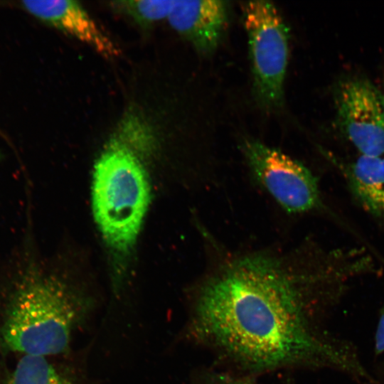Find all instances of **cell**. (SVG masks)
<instances>
[{"mask_svg": "<svg viewBox=\"0 0 384 384\" xmlns=\"http://www.w3.org/2000/svg\"><path fill=\"white\" fill-rule=\"evenodd\" d=\"M175 1L138 0L117 1L112 6L117 11L131 17L142 26L151 25L168 18Z\"/></svg>", "mask_w": 384, "mask_h": 384, "instance_id": "8fae6325", "label": "cell"}, {"mask_svg": "<svg viewBox=\"0 0 384 384\" xmlns=\"http://www.w3.org/2000/svg\"><path fill=\"white\" fill-rule=\"evenodd\" d=\"M4 384H76L70 375L46 357L24 355Z\"/></svg>", "mask_w": 384, "mask_h": 384, "instance_id": "30bf717a", "label": "cell"}, {"mask_svg": "<svg viewBox=\"0 0 384 384\" xmlns=\"http://www.w3.org/2000/svg\"><path fill=\"white\" fill-rule=\"evenodd\" d=\"M89 302L60 279L30 270L12 292L0 326L1 346L43 356L65 353Z\"/></svg>", "mask_w": 384, "mask_h": 384, "instance_id": "7a4b0ae2", "label": "cell"}, {"mask_svg": "<svg viewBox=\"0 0 384 384\" xmlns=\"http://www.w3.org/2000/svg\"><path fill=\"white\" fill-rule=\"evenodd\" d=\"M206 384H257L249 378L218 376Z\"/></svg>", "mask_w": 384, "mask_h": 384, "instance_id": "5bb4252c", "label": "cell"}, {"mask_svg": "<svg viewBox=\"0 0 384 384\" xmlns=\"http://www.w3.org/2000/svg\"><path fill=\"white\" fill-rule=\"evenodd\" d=\"M380 372L384 375V361L382 363V364H380Z\"/></svg>", "mask_w": 384, "mask_h": 384, "instance_id": "9a60e30c", "label": "cell"}, {"mask_svg": "<svg viewBox=\"0 0 384 384\" xmlns=\"http://www.w3.org/2000/svg\"><path fill=\"white\" fill-rule=\"evenodd\" d=\"M201 230L208 260L193 306L198 337L255 370L302 365L374 382L356 346L321 328L311 314L336 305L358 276L352 249L309 240L231 250Z\"/></svg>", "mask_w": 384, "mask_h": 384, "instance_id": "6da1fadb", "label": "cell"}, {"mask_svg": "<svg viewBox=\"0 0 384 384\" xmlns=\"http://www.w3.org/2000/svg\"><path fill=\"white\" fill-rule=\"evenodd\" d=\"M341 169L356 202L384 224V156L361 154Z\"/></svg>", "mask_w": 384, "mask_h": 384, "instance_id": "9c48e42d", "label": "cell"}, {"mask_svg": "<svg viewBox=\"0 0 384 384\" xmlns=\"http://www.w3.org/2000/svg\"><path fill=\"white\" fill-rule=\"evenodd\" d=\"M383 104H384V94H383Z\"/></svg>", "mask_w": 384, "mask_h": 384, "instance_id": "2e32d148", "label": "cell"}, {"mask_svg": "<svg viewBox=\"0 0 384 384\" xmlns=\"http://www.w3.org/2000/svg\"><path fill=\"white\" fill-rule=\"evenodd\" d=\"M142 158L113 137L94 166L95 220L117 256H127L132 250L149 206L151 187Z\"/></svg>", "mask_w": 384, "mask_h": 384, "instance_id": "3957f363", "label": "cell"}, {"mask_svg": "<svg viewBox=\"0 0 384 384\" xmlns=\"http://www.w3.org/2000/svg\"><path fill=\"white\" fill-rule=\"evenodd\" d=\"M336 122L362 155L384 156L383 95L368 79L351 75L335 84Z\"/></svg>", "mask_w": 384, "mask_h": 384, "instance_id": "8992f818", "label": "cell"}, {"mask_svg": "<svg viewBox=\"0 0 384 384\" xmlns=\"http://www.w3.org/2000/svg\"><path fill=\"white\" fill-rule=\"evenodd\" d=\"M168 19L171 26L199 54L209 56L217 50L228 26L227 2L175 1Z\"/></svg>", "mask_w": 384, "mask_h": 384, "instance_id": "52a82bcc", "label": "cell"}, {"mask_svg": "<svg viewBox=\"0 0 384 384\" xmlns=\"http://www.w3.org/2000/svg\"><path fill=\"white\" fill-rule=\"evenodd\" d=\"M242 7L254 99L267 112L279 111L284 103L288 28L277 8L270 1H247Z\"/></svg>", "mask_w": 384, "mask_h": 384, "instance_id": "277c9868", "label": "cell"}, {"mask_svg": "<svg viewBox=\"0 0 384 384\" xmlns=\"http://www.w3.org/2000/svg\"><path fill=\"white\" fill-rule=\"evenodd\" d=\"M142 157L153 149V137L144 122L138 116H127L114 137Z\"/></svg>", "mask_w": 384, "mask_h": 384, "instance_id": "7c38bea8", "label": "cell"}, {"mask_svg": "<svg viewBox=\"0 0 384 384\" xmlns=\"http://www.w3.org/2000/svg\"><path fill=\"white\" fill-rule=\"evenodd\" d=\"M239 148L255 182L289 215H304L324 207L316 176L299 161L252 137Z\"/></svg>", "mask_w": 384, "mask_h": 384, "instance_id": "5b68a950", "label": "cell"}, {"mask_svg": "<svg viewBox=\"0 0 384 384\" xmlns=\"http://www.w3.org/2000/svg\"><path fill=\"white\" fill-rule=\"evenodd\" d=\"M374 353L379 356L384 353V302L380 310L374 336Z\"/></svg>", "mask_w": 384, "mask_h": 384, "instance_id": "4fadbf2b", "label": "cell"}, {"mask_svg": "<svg viewBox=\"0 0 384 384\" xmlns=\"http://www.w3.org/2000/svg\"><path fill=\"white\" fill-rule=\"evenodd\" d=\"M23 6L38 18L88 45L107 58H116L120 51L96 24L87 11L75 1H24Z\"/></svg>", "mask_w": 384, "mask_h": 384, "instance_id": "ba28073f", "label": "cell"}]
</instances>
